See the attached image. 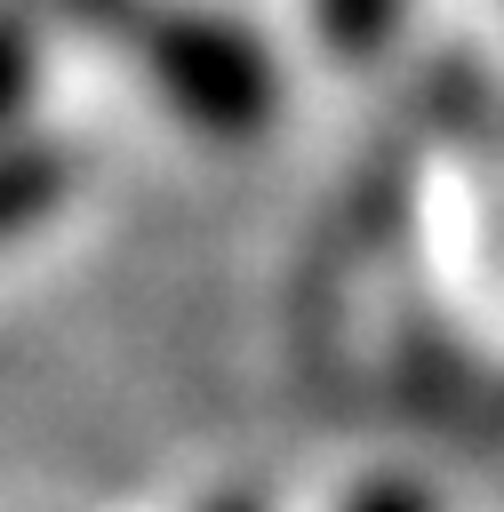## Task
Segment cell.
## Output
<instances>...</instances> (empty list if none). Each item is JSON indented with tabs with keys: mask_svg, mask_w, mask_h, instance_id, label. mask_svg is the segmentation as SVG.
<instances>
[{
	"mask_svg": "<svg viewBox=\"0 0 504 512\" xmlns=\"http://www.w3.org/2000/svg\"><path fill=\"white\" fill-rule=\"evenodd\" d=\"M128 48H136L144 80L160 88V104L208 136H256L280 104V72H272L264 40L216 8L152 0Z\"/></svg>",
	"mask_w": 504,
	"mask_h": 512,
	"instance_id": "1",
	"label": "cell"
},
{
	"mask_svg": "<svg viewBox=\"0 0 504 512\" xmlns=\"http://www.w3.org/2000/svg\"><path fill=\"white\" fill-rule=\"evenodd\" d=\"M64 152L56 144H0V240H16L24 224H40L64 200Z\"/></svg>",
	"mask_w": 504,
	"mask_h": 512,
	"instance_id": "2",
	"label": "cell"
},
{
	"mask_svg": "<svg viewBox=\"0 0 504 512\" xmlns=\"http://www.w3.org/2000/svg\"><path fill=\"white\" fill-rule=\"evenodd\" d=\"M312 24H320V40H328V56L368 64V56L392 48V32H400V0H312Z\"/></svg>",
	"mask_w": 504,
	"mask_h": 512,
	"instance_id": "3",
	"label": "cell"
},
{
	"mask_svg": "<svg viewBox=\"0 0 504 512\" xmlns=\"http://www.w3.org/2000/svg\"><path fill=\"white\" fill-rule=\"evenodd\" d=\"M32 80H40V24L16 0H0V128L32 104Z\"/></svg>",
	"mask_w": 504,
	"mask_h": 512,
	"instance_id": "4",
	"label": "cell"
},
{
	"mask_svg": "<svg viewBox=\"0 0 504 512\" xmlns=\"http://www.w3.org/2000/svg\"><path fill=\"white\" fill-rule=\"evenodd\" d=\"M48 16H64V24H80V32H104V40H136V24H144V8L152 0H40Z\"/></svg>",
	"mask_w": 504,
	"mask_h": 512,
	"instance_id": "5",
	"label": "cell"
},
{
	"mask_svg": "<svg viewBox=\"0 0 504 512\" xmlns=\"http://www.w3.org/2000/svg\"><path fill=\"white\" fill-rule=\"evenodd\" d=\"M352 512H432V504H424L416 488H368V496H360Z\"/></svg>",
	"mask_w": 504,
	"mask_h": 512,
	"instance_id": "6",
	"label": "cell"
},
{
	"mask_svg": "<svg viewBox=\"0 0 504 512\" xmlns=\"http://www.w3.org/2000/svg\"><path fill=\"white\" fill-rule=\"evenodd\" d=\"M224 512H256V504H224Z\"/></svg>",
	"mask_w": 504,
	"mask_h": 512,
	"instance_id": "7",
	"label": "cell"
}]
</instances>
